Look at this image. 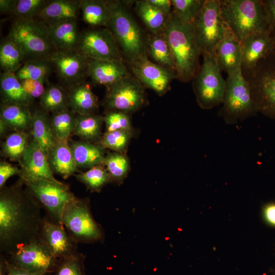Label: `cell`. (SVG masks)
<instances>
[{
	"label": "cell",
	"mask_w": 275,
	"mask_h": 275,
	"mask_svg": "<svg viewBox=\"0 0 275 275\" xmlns=\"http://www.w3.org/2000/svg\"><path fill=\"white\" fill-rule=\"evenodd\" d=\"M261 216L266 225L275 228V201L267 202L262 206Z\"/></svg>",
	"instance_id": "obj_48"
},
{
	"label": "cell",
	"mask_w": 275,
	"mask_h": 275,
	"mask_svg": "<svg viewBox=\"0 0 275 275\" xmlns=\"http://www.w3.org/2000/svg\"><path fill=\"white\" fill-rule=\"evenodd\" d=\"M6 266L11 275H45L44 272H31L24 269L18 268L8 261L7 259H4Z\"/></svg>",
	"instance_id": "obj_51"
},
{
	"label": "cell",
	"mask_w": 275,
	"mask_h": 275,
	"mask_svg": "<svg viewBox=\"0 0 275 275\" xmlns=\"http://www.w3.org/2000/svg\"><path fill=\"white\" fill-rule=\"evenodd\" d=\"M18 183L0 193V250L7 256L40 236L44 217L41 206Z\"/></svg>",
	"instance_id": "obj_1"
},
{
	"label": "cell",
	"mask_w": 275,
	"mask_h": 275,
	"mask_svg": "<svg viewBox=\"0 0 275 275\" xmlns=\"http://www.w3.org/2000/svg\"><path fill=\"white\" fill-rule=\"evenodd\" d=\"M22 172L17 167L4 161L0 162V188L5 186L7 180L15 175L20 176Z\"/></svg>",
	"instance_id": "obj_47"
},
{
	"label": "cell",
	"mask_w": 275,
	"mask_h": 275,
	"mask_svg": "<svg viewBox=\"0 0 275 275\" xmlns=\"http://www.w3.org/2000/svg\"><path fill=\"white\" fill-rule=\"evenodd\" d=\"M103 117L106 131L122 130L131 133V123L128 113L117 110L106 109Z\"/></svg>",
	"instance_id": "obj_44"
},
{
	"label": "cell",
	"mask_w": 275,
	"mask_h": 275,
	"mask_svg": "<svg viewBox=\"0 0 275 275\" xmlns=\"http://www.w3.org/2000/svg\"><path fill=\"white\" fill-rule=\"evenodd\" d=\"M39 99L40 107L47 113L69 107L68 90L60 85L48 83Z\"/></svg>",
	"instance_id": "obj_35"
},
{
	"label": "cell",
	"mask_w": 275,
	"mask_h": 275,
	"mask_svg": "<svg viewBox=\"0 0 275 275\" xmlns=\"http://www.w3.org/2000/svg\"><path fill=\"white\" fill-rule=\"evenodd\" d=\"M30 140V135L26 132L11 133L2 145L1 153L11 160L20 162Z\"/></svg>",
	"instance_id": "obj_38"
},
{
	"label": "cell",
	"mask_w": 275,
	"mask_h": 275,
	"mask_svg": "<svg viewBox=\"0 0 275 275\" xmlns=\"http://www.w3.org/2000/svg\"><path fill=\"white\" fill-rule=\"evenodd\" d=\"M31 136L48 156L57 140L53 132L48 113L41 107L32 113Z\"/></svg>",
	"instance_id": "obj_27"
},
{
	"label": "cell",
	"mask_w": 275,
	"mask_h": 275,
	"mask_svg": "<svg viewBox=\"0 0 275 275\" xmlns=\"http://www.w3.org/2000/svg\"><path fill=\"white\" fill-rule=\"evenodd\" d=\"M47 26L49 39L56 50L77 49L80 35L77 20L65 21Z\"/></svg>",
	"instance_id": "obj_23"
},
{
	"label": "cell",
	"mask_w": 275,
	"mask_h": 275,
	"mask_svg": "<svg viewBox=\"0 0 275 275\" xmlns=\"http://www.w3.org/2000/svg\"><path fill=\"white\" fill-rule=\"evenodd\" d=\"M69 144L78 169H90L103 164L105 156L100 146L84 141H70Z\"/></svg>",
	"instance_id": "obj_29"
},
{
	"label": "cell",
	"mask_w": 275,
	"mask_h": 275,
	"mask_svg": "<svg viewBox=\"0 0 275 275\" xmlns=\"http://www.w3.org/2000/svg\"><path fill=\"white\" fill-rule=\"evenodd\" d=\"M135 2V12L150 33H164L169 17L150 4L147 0Z\"/></svg>",
	"instance_id": "obj_32"
},
{
	"label": "cell",
	"mask_w": 275,
	"mask_h": 275,
	"mask_svg": "<svg viewBox=\"0 0 275 275\" xmlns=\"http://www.w3.org/2000/svg\"><path fill=\"white\" fill-rule=\"evenodd\" d=\"M109 29L119 46L124 61L128 64L147 55V35L123 1H116Z\"/></svg>",
	"instance_id": "obj_4"
},
{
	"label": "cell",
	"mask_w": 275,
	"mask_h": 275,
	"mask_svg": "<svg viewBox=\"0 0 275 275\" xmlns=\"http://www.w3.org/2000/svg\"><path fill=\"white\" fill-rule=\"evenodd\" d=\"M222 17L241 43L251 35L268 31L262 0H220Z\"/></svg>",
	"instance_id": "obj_3"
},
{
	"label": "cell",
	"mask_w": 275,
	"mask_h": 275,
	"mask_svg": "<svg viewBox=\"0 0 275 275\" xmlns=\"http://www.w3.org/2000/svg\"><path fill=\"white\" fill-rule=\"evenodd\" d=\"M26 93L34 100L40 97L44 94L48 81L24 79L19 80Z\"/></svg>",
	"instance_id": "obj_46"
},
{
	"label": "cell",
	"mask_w": 275,
	"mask_h": 275,
	"mask_svg": "<svg viewBox=\"0 0 275 275\" xmlns=\"http://www.w3.org/2000/svg\"><path fill=\"white\" fill-rule=\"evenodd\" d=\"M103 164L107 171L111 181L121 183L127 176L129 170L127 157L123 153L109 152L104 157Z\"/></svg>",
	"instance_id": "obj_39"
},
{
	"label": "cell",
	"mask_w": 275,
	"mask_h": 275,
	"mask_svg": "<svg viewBox=\"0 0 275 275\" xmlns=\"http://www.w3.org/2000/svg\"><path fill=\"white\" fill-rule=\"evenodd\" d=\"M164 34L171 50L177 79L185 82L193 80L201 66V55L193 23H182L173 11Z\"/></svg>",
	"instance_id": "obj_2"
},
{
	"label": "cell",
	"mask_w": 275,
	"mask_h": 275,
	"mask_svg": "<svg viewBox=\"0 0 275 275\" xmlns=\"http://www.w3.org/2000/svg\"><path fill=\"white\" fill-rule=\"evenodd\" d=\"M19 162L22 172L20 179L58 180L53 176L48 156L32 137Z\"/></svg>",
	"instance_id": "obj_18"
},
{
	"label": "cell",
	"mask_w": 275,
	"mask_h": 275,
	"mask_svg": "<svg viewBox=\"0 0 275 275\" xmlns=\"http://www.w3.org/2000/svg\"><path fill=\"white\" fill-rule=\"evenodd\" d=\"M32 118V113L28 106L1 104L0 119L14 132H26L31 127Z\"/></svg>",
	"instance_id": "obj_30"
},
{
	"label": "cell",
	"mask_w": 275,
	"mask_h": 275,
	"mask_svg": "<svg viewBox=\"0 0 275 275\" xmlns=\"http://www.w3.org/2000/svg\"><path fill=\"white\" fill-rule=\"evenodd\" d=\"M76 114L69 107L52 113L51 127L57 141H69L72 133Z\"/></svg>",
	"instance_id": "obj_36"
},
{
	"label": "cell",
	"mask_w": 275,
	"mask_h": 275,
	"mask_svg": "<svg viewBox=\"0 0 275 275\" xmlns=\"http://www.w3.org/2000/svg\"><path fill=\"white\" fill-rule=\"evenodd\" d=\"M62 223L77 243H93L103 239L100 225L94 219L87 199L75 197L65 206Z\"/></svg>",
	"instance_id": "obj_9"
},
{
	"label": "cell",
	"mask_w": 275,
	"mask_h": 275,
	"mask_svg": "<svg viewBox=\"0 0 275 275\" xmlns=\"http://www.w3.org/2000/svg\"><path fill=\"white\" fill-rule=\"evenodd\" d=\"M77 49L89 59L124 61L115 37L106 27L81 31Z\"/></svg>",
	"instance_id": "obj_13"
},
{
	"label": "cell",
	"mask_w": 275,
	"mask_h": 275,
	"mask_svg": "<svg viewBox=\"0 0 275 275\" xmlns=\"http://www.w3.org/2000/svg\"><path fill=\"white\" fill-rule=\"evenodd\" d=\"M267 275H275V272L273 271Z\"/></svg>",
	"instance_id": "obj_56"
},
{
	"label": "cell",
	"mask_w": 275,
	"mask_h": 275,
	"mask_svg": "<svg viewBox=\"0 0 275 275\" xmlns=\"http://www.w3.org/2000/svg\"><path fill=\"white\" fill-rule=\"evenodd\" d=\"M20 179L29 193L43 207L51 220L62 223L63 210L76 197L68 186L57 180Z\"/></svg>",
	"instance_id": "obj_11"
},
{
	"label": "cell",
	"mask_w": 275,
	"mask_h": 275,
	"mask_svg": "<svg viewBox=\"0 0 275 275\" xmlns=\"http://www.w3.org/2000/svg\"><path fill=\"white\" fill-rule=\"evenodd\" d=\"M48 158L53 173L65 179L78 172L69 141H57Z\"/></svg>",
	"instance_id": "obj_26"
},
{
	"label": "cell",
	"mask_w": 275,
	"mask_h": 275,
	"mask_svg": "<svg viewBox=\"0 0 275 275\" xmlns=\"http://www.w3.org/2000/svg\"><path fill=\"white\" fill-rule=\"evenodd\" d=\"M80 12L79 0H49L37 18L49 26L77 20Z\"/></svg>",
	"instance_id": "obj_21"
},
{
	"label": "cell",
	"mask_w": 275,
	"mask_h": 275,
	"mask_svg": "<svg viewBox=\"0 0 275 275\" xmlns=\"http://www.w3.org/2000/svg\"><path fill=\"white\" fill-rule=\"evenodd\" d=\"M241 70L244 76L273 50L271 33L269 30L251 35L241 42Z\"/></svg>",
	"instance_id": "obj_19"
},
{
	"label": "cell",
	"mask_w": 275,
	"mask_h": 275,
	"mask_svg": "<svg viewBox=\"0 0 275 275\" xmlns=\"http://www.w3.org/2000/svg\"><path fill=\"white\" fill-rule=\"evenodd\" d=\"M17 0H1L0 13L1 15H12Z\"/></svg>",
	"instance_id": "obj_52"
},
{
	"label": "cell",
	"mask_w": 275,
	"mask_h": 275,
	"mask_svg": "<svg viewBox=\"0 0 275 275\" xmlns=\"http://www.w3.org/2000/svg\"><path fill=\"white\" fill-rule=\"evenodd\" d=\"M0 275H11L6 266L5 259L2 258L0 261Z\"/></svg>",
	"instance_id": "obj_53"
},
{
	"label": "cell",
	"mask_w": 275,
	"mask_h": 275,
	"mask_svg": "<svg viewBox=\"0 0 275 275\" xmlns=\"http://www.w3.org/2000/svg\"><path fill=\"white\" fill-rule=\"evenodd\" d=\"M48 60L67 90L89 77V58L78 49L56 50Z\"/></svg>",
	"instance_id": "obj_15"
},
{
	"label": "cell",
	"mask_w": 275,
	"mask_h": 275,
	"mask_svg": "<svg viewBox=\"0 0 275 275\" xmlns=\"http://www.w3.org/2000/svg\"><path fill=\"white\" fill-rule=\"evenodd\" d=\"M52 70V66L48 60L35 59L26 61L15 74L19 80L30 79L48 81Z\"/></svg>",
	"instance_id": "obj_37"
},
{
	"label": "cell",
	"mask_w": 275,
	"mask_h": 275,
	"mask_svg": "<svg viewBox=\"0 0 275 275\" xmlns=\"http://www.w3.org/2000/svg\"><path fill=\"white\" fill-rule=\"evenodd\" d=\"M0 92L2 103L30 107L34 100L25 91L14 73L1 72Z\"/></svg>",
	"instance_id": "obj_28"
},
{
	"label": "cell",
	"mask_w": 275,
	"mask_h": 275,
	"mask_svg": "<svg viewBox=\"0 0 275 275\" xmlns=\"http://www.w3.org/2000/svg\"><path fill=\"white\" fill-rule=\"evenodd\" d=\"M85 256L77 252L59 259L54 275H85Z\"/></svg>",
	"instance_id": "obj_42"
},
{
	"label": "cell",
	"mask_w": 275,
	"mask_h": 275,
	"mask_svg": "<svg viewBox=\"0 0 275 275\" xmlns=\"http://www.w3.org/2000/svg\"><path fill=\"white\" fill-rule=\"evenodd\" d=\"M47 2L46 0H17L12 16L14 18H37Z\"/></svg>",
	"instance_id": "obj_45"
},
{
	"label": "cell",
	"mask_w": 275,
	"mask_h": 275,
	"mask_svg": "<svg viewBox=\"0 0 275 275\" xmlns=\"http://www.w3.org/2000/svg\"><path fill=\"white\" fill-rule=\"evenodd\" d=\"M135 76L144 87L162 96L169 91L173 80L177 79L176 72L158 65L145 55L129 64Z\"/></svg>",
	"instance_id": "obj_16"
},
{
	"label": "cell",
	"mask_w": 275,
	"mask_h": 275,
	"mask_svg": "<svg viewBox=\"0 0 275 275\" xmlns=\"http://www.w3.org/2000/svg\"><path fill=\"white\" fill-rule=\"evenodd\" d=\"M103 104L106 109L134 112L146 103L144 86L131 74L105 87Z\"/></svg>",
	"instance_id": "obj_12"
},
{
	"label": "cell",
	"mask_w": 275,
	"mask_h": 275,
	"mask_svg": "<svg viewBox=\"0 0 275 275\" xmlns=\"http://www.w3.org/2000/svg\"><path fill=\"white\" fill-rule=\"evenodd\" d=\"M9 129L5 122L0 119V134L1 136H3L7 131Z\"/></svg>",
	"instance_id": "obj_54"
},
{
	"label": "cell",
	"mask_w": 275,
	"mask_h": 275,
	"mask_svg": "<svg viewBox=\"0 0 275 275\" xmlns=\"http://www.w3.org/2000/svg\"><path fill=\"white\" fill-rule=\"evenodd\" d=\"M103 117L94 114L76 115L72 134L89 142L98 140Z\"/></svg>",
	"instance_id": "obj_34"
},
{
	"label": "cell",
	"mask_w": 275,
	"mask_h": 275,
	"mask_svg": "<svg viewBox=\"0 0 275 275\" xmlns=\"http://www.w3.org/2000/svg\"><path fill=\"white\" fill-rule=\"evenodd\" d=\"M203 61L193 79V87L200 107L209 109L223 103L226 80L215 54L203 56Z\"/></svg>",
	"instance_id": "obj_7"
},
{
	"label": "cell",
	"mask_w": 275,
	"mask_h": 275,
	"mask_svg": "<svg viewBox=\"0 0 275 275\" xmlns=\"http://www.w3.org/2000/svg\"><path fill=\"white\" fill-rule=\"evenodd\" d=\"M193 23L201 55L215 54L218 44L230 32L221 14L220 0H206Z\"/></svg>",
	"instance_id": "obj_8"
},
{
	"label": "cell",
	"mask_w": 275,
	"mask_h": 275,
	"mask_svg": "<svg viewBox=\"0 0 275 275\" xmlns=\"http://www.w3.org/2000/svg\"><path fill=\"white\" fill-rule=\"evenodd\" d=\"M25 62L20 47L8 36L0 43V66L2 72L15 73Z\"/></svg>",
	"instance_id": "obj_33"
},
{
	"label": "cell",
	"mask_w": 275,
	"mask_h": 275,
	"mask_svg": "<svg viewBox=\"0 0 275 275\" xmlns=\"http://www.w3.org/2000/svg\"><path fill=\"white\" fill-rule=\"evenodd\" d=\"M13 265L31 272L54 273L59 259L55 258L40 236L8 256Z\"/></svg>",
	"instance_id": "obj_14"
},
{
	"label": "cell",
	"mask_w": 275,
	"mask_h": 275,
	"mask_svg": "<svg viewBox=\"0 0 275 275\" xmlns=\"http://www.w3.org/2000/svg\"><path fill=\"white\" fill-rule=\"evenodd\" d=\"M131 133L122 130L106 131L100 139V146L114 152L122 153L126 149Z\"/></svg>",
	"instance_id": "obj_43"
},
{
	"label": "cell",
	"mask_w": 275,
	"mask_h": 275,
	"mask_svg": "<svg viewBox=\"0 0 275 275\" xmlns=\"http://www.w3.org/2000/svg\"><path fill=\"white\" fill-rule=\"evenodd\" d=\"M67 90L69 108L76 115L94 114L98 108V98L86 81L74 85Z\"/></svg>",
	"instance_id": "obj_24"
},
{
	"label": "cell",
	"mask_w": 275,
	"mask_h": 275,
	"mask_svg": "<svg viewBox=\"0 0 275 275\" xmlns=\"http://www.w3.org/2000/svg\"><path fill=\"white\" fill-rule=\"evenodd\" d=\"M206 0H171L173 10L182 23H193Z\"/></svg>",
	"instance_id": "obj_41"
},
{
	"label": "cell",
	"mask_w": 275,
	"mask_h": 275,
	"mask_svg": "<svg viewBox=\"0 0 275 275\" xmlns=\"http://www.w3.org/2000/svg\"><path fill=\"white\" fill-rule=\"evenodd\" d=\"M148 57L154 63L175 70L171 50L164 33L147 35Z\"/></svg>",
	"instance_id": "obj_31"
},
{
	"label": "cell",
	"mask_w": 275,
	"mask_h": 275,
	"mask_svg": "<svg viewBox=\"0 0 275 275\" xmlns=\"http://www.w3.org/2000/svg\"><path fill=\"white\" fill-rule=\"evenodd\" d=\"M8 36L22 50L25 61L47 59L56 51L48 34V26L38 18H15Z\"/></svg>",
	"instance_id": "obj_5"
},
{
	"label": "cell",
	"mask_w": 275,
	"mask_h": 275,
	"mask_svg": "<svg viewBox=\"0 0 275 275\" xmlns=\"http://www.w3.org/2000/svg\"><path fill=\"white\" fill-rule=\"evenodd\" d=\"M40 236L52 255L61 259L76 252L77 243L63 224L44 217Z\"/></svg>",
	"instance_id": "obj_17"
},
{
	"label": "cell",
	"mask_w": 275,
	"mask_h": 275,
	"mask_svg": "<svg viewBox=\"0 0 275 275\" xmlns=\"http://www.w3.org/2000/svg\"><path fill=\"white\" fill-rule=\"evenodd\" d=\"M45 275H47V274H45Z\"/></svg>",
	"instance_id": "obj_57"
},
{
	"label": "cell",
	"mask_w": 275,
	"mask_h": 275,
	"mask_svg": "<svg viewBox=\"0 0 275 275\" xmlns=\"http://www.w3.org/2000/svg\"><path fill=\"white\" fill-rule=\"evenodd\" d=\"M147 1L154 6L167 17H170L173 12V7L171 1L169 0H147Z\"/></svg>",
	"instance_id": "obj_50"
},
{
	"label": "cell",
	"mask_w": 275,
	"mask_h": 275,
	"mask_svg": "<svg viewBox=\"0 0 275 275\" xmlns=\"http://www.w3.org/2000/svg\"><path fill=\"white\" fill-rule=\"evenodd\" d=\"M215 54L222 70L228 75L241 68V43L230 32L218 44Z\"/></svg>",
	"instance_id": "obj_22"
},
{
	"label": "cell",
	"mask_w": 275,
	"mask_h": 275,
	"mask_svg": "<svg viewBox=\"0 0 275 275\" xmlns=\"http://www.w3.org/2000/svg\"><path fill=\"white\" fill-rule=\"evenodd\" d=\"M269 31L275 32V0H262Z\"/></svg>",
	"instance_id": "obj_49"
},
{
	"label": "cell",
	"mask_w": 275,
	"mask_h": 275,
	"mask_svg": "<svg viewBox=\"0 0 275 275\" xmlns=\"http://www.w3.org/2000/svg\"><path fill=\"white\" fill-rule=\"evenodd\" d=\"M124 63L89 59V77L94 85L106 87L130 74Z\"/></svg>",
	"instance_id": "obj_20"
},
{
	"label": "cell",
	"mask_w": 275,
	"mask_h": 275,
	"mask_svg": "<svg viewBox=\"0 0 275 275\" xmlns=\"http://www.w3.org/2000/svg\"><path fill=\"white\" fill-rule=\"evenodd\" d=\"M271 37L273 42V50L275 51V32L271 34Z\"/></svg>",
	"instance_id": "obj_55"
},
{
	"label": "cell",
	"mask_w": 275,
	"mask_h": 275,
	"mask_svg": "<svg viewBox=\"0 0 275 275\" xmlns=\"http://www.w3.org/2000/svg\"><path fill=\"white\" fill-rule=\"evenodd\" d=\"M116 1L79 0L82 19L94 27H106L113 14Z\"/></svg>",
	"instance_id": "obj_25"
},
{
	"label": "cell",
	"mask_w": 275,
	"mask_h": 275,
	"mask_svg": "<svg viewBox=\"0 0 275 275\" xmlns=\"http://www.w3.org/2000/svg\"><path fill=\"white\" fill-rule=\"evenodd\" d=\"M222 115L227 124H233L256 113L250 86L239 68L228 74Z\"/></svg>",
	"instance_id": "obj_10"
},
{
	"label": "cell",
	"mask_w": 275,
	"mask_h": 275,
	"mask_svg": "<svg viewBox=\"0 0 275 275\" xmlns=\"http://www.w3.org/2000/svg\"><path fill=\"white\" fill-rule=\"evenodd\" d=\"M244 77L250 85L256 112L275 121V51Z\"/></svg>",
	"instance_id": "obj_6"
},
{
	"label": "cell",
	"mask_w": 275,
	"mask_h": 275,
	"mask_svg": "<svg viewBox=\"0 0 275 275\" xmlns=\"http://www.w3.org/2000/svg\"><path fill=\"white\" fill-rule=\"evenodd\" d=\"M101 166H95L74 176L91 191H100L104 185L112 181L106 168Z\"/></svg>",
	"instance_id": "obj_40"
}]
</instances>
